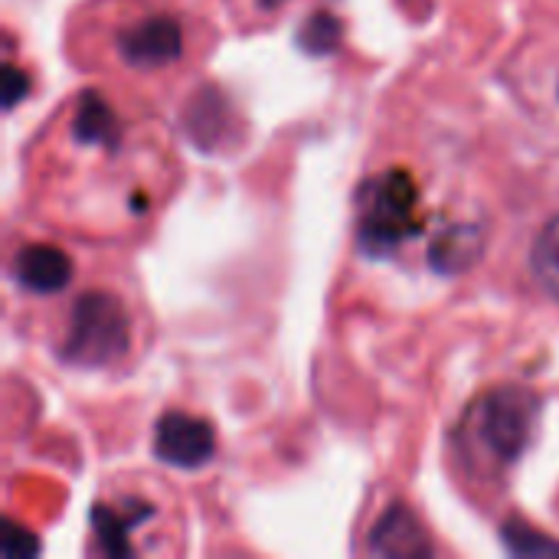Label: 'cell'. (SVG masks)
Instances as JSON below:
<instances>
[{
	"label": "cell",
	"instance_id": "cell-6",
	"mask_svg": "<svg viewBox=\"0 0 559 559\" xmlns=\"http://www.w3.org/2000/svg\"><path fill=\"white\" fill-rule=\"evenodd\" d=\"M13 278L29 295H59L72 282V259L49 242L23 246L13 255Z\"/></svg>",
	"mask_w": 559,
	"mask_h": 559
},
{
	"label": "cell",
	"instance_id": "cell-3",
	"mask_svg": "<svg viewBox=\"0 0 559 559\" xmlns=\"http://www.w3.org/2000/svg\"><path fill=\"white\" fill-rule=\"evenodd\" d=\"M419 233V187L406 170H386L364 187L360 239L364 249L390 252Z\"/></svg>",
	"mask_w": 559,
	"mask_h": 559
},
{
	"label": "cell",
	"instance_id": "cell-4",
	"mask_svg": "<svg viewBox=\"0 0 559 559\" xmlns=\"http://www.w3.org/2000/svg\"><path fill=\"white\" fill-rule=\"evenodd\" d=\"M115 49L124 66L141 72H157L180 62L187 49V29L170 13H134L115 33Z\"/></svg>",
	"mask_w": 559,
	"mask_h": 559
},
{
	"label": "cell",
	"instance_id": "cell-1",
	"mask_svg": "<svg viewBox=\"0 0 559 559\" xmlns=\"http://www.w3.org/2000/svg\"><path fill=\"white\" fill-rule=\"evenodd\" d=\"M540 423V400L521 386H501L481 396L465 416L462 436L468 439V452L485 465L504 472L511 468L531 445Z\"/></svg>",
	"mask_w": 559,
	"mask_h": 559
},
{
	"label": "cell",
	"instance_id": "cell-8",
	"mask_svg": "<svg viewBox=\"0 0 559 559\" xmlns=\"http://www.w3.org/2000/svg\"><path fill=\"white\" fill-rule=\"evenodd\" d=\"M531 272L534 278L540 282V288L547 295H554L559 301V216H554L540 236L534 239V249H531Z\"/></svg>",
	"mask_w": 559,
	"mask_h": 559
},
{
	"label": "cell",
	"instance_id": "cell-5",
	"mask_svg": "<svg viewBox=\"0 0 559 559\" xmlns=\"http://www.w3.org/2000/svg\"><path fill=\"white\" fill-rule=\"evenodd\" d=\"M213 449H216L213 426L190 413H164L154 426V452L167 465L200 468L213 459Z\"/></svg>",
	"mask_w": 559,
	"mask_h": 559
},
{
	"label": "cell",
	"instance_id": "cell-7",
	"mask_svg": "<svg viewBox=\"0 0 559 559\" xmlns=\"http://www.w3.org/2000/svg\"><path fill=\"white\" fill-rule=\"evenodd\" d=\"M370 554H380V557H426V554H432V547H429L419 521L413 518V511L396 504L377 521V527L370 534Z\"/></svg>",
	"mask_w": 559,
	"mask_h": 559
},
{
	"label": "cell",
	"instance_id": "cell-2",
	"mask_svg": "<svg viewBox=\"0 0 559 559\" xmlns=\"http://www.w3.org/2000/svg\"><path fill=\"white\" fill-rule=\"evenodd\" d=\"M131 337L134 324L128 305L111 292H85L69 308L59 354L75 367L102 370L128 357Z\"/></svg>",
	"mask_w": 559,
	"mask_h": 559
},
{
	"label": "cell",
	"instance_id": "cell-9",
	"mask_svg": "<svg viewBox=\"0 0 559 559\" xmlns=\"http://www.w3.org/2000/svg\"><path fill=\"white\" fill-rule=\"evenodd\" d=\"M3 85H7V108H13L26 95V79L13 62H7V69H3Z\"/></svg>",
	"mask_w": 559,
	"mask_h": 559
}]
</instances>
